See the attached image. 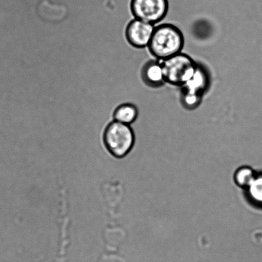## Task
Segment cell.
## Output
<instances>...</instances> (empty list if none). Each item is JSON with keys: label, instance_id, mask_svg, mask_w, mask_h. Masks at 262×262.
<instances>
[{"label": "cell", "instance_id": "obj_1", "mask_svg": "<svg viewBox=\"0 0 262 262\" xmlns=\"http://www.w3.org/2000/svg\"><path fill=\"white\" fill-rule=\"evenodd\" d=\"M184 43L183 33L178 27L163 24L155 27L148 48L154 57L163 61L182 53Z\"/></svg>", "mask_w": 262, "mask_h": 262}, {"label": "cell", "instance_id": "obj_2", "mask_svg": "<svg viewBox=\"0 0 262 262\" xmlns=\"http://www.w3.org/2000/svg\"><path fill=\"white\" fill-rule=\"evenodd\" d=\"M103 141L110 154L120 159L132 150L135 143V135L130 125L114 120L105 128Z\"/></svg>", "mask_w": 262, "mask_h": 262}, {"label": "cell", "instance_id": "obj_3", "mask_svg": "<svg viewBox=\"0 0 262 262\" xmlns=\"http://www.w3.org/2000/svg\"><path fill=\"white\" fill-rule=\"evenodd\" d=\"M166 83L183 87L194 76L198 66L191 56L179 53L161 61Z\"/></svg>", "mask_w": 262, "mask_h": 262}, {"label": "cell", "instance_id": "obj_4", "mask_svg": "<svg viewBox=\"0 0 262 262\" xmlns=\"http://www.w3.org/2000/svg\"><path fill=\"white\" fill-rule=\"evenodd\" d=\"M130 9L135 19L155 25L168 14V0H131Z\"/></svg>", "mask_w": 262, "mask_h": 262}, {"label": "cell", "instance_id": "obj_5", "mask_svg": "<svg viewBox=\"0 0 262 262\" xmlns=\"http://www.w3.org/2000/svg\"><path fill=\"white\" fill-rule=\"evenodd\" d=\"M155 28V25L151 23L135 19L128 25L126 29V37L133 47H148Z\"/></svg>", "mask_w": 262, "mask_h": 262}, {"label": "cell", "instance_id": "obj_6", "mask_svg": "<svg viewBox=\"0 0 262 262\" xmlns=\"http://www.w3.org/2000/svg\"><path fill=\"white\" fill-rule=\"evenodd\" d=\"M141 78L144 83L151 88H160L166 83L161 61L151 60L143 66Z\"/></svg>", "mask_w": 262, "mask_h": 262}, {"label": "cell", "instance_id": "obj_7", "mask_svg": "<svg viewBox=\"0 0 262 262\" xmlns=\"http://www.w3.org/2000/svg\"><path fill=\"white\" fill-rule=\"evenodd\" d=\"M208 82L209 78L204 68L198 65L194 76L187 82L186 85L182 87V89H184V92L187 93L202 96L205 89L207 87Z\"/></svg>", "mask_w": 262, "mask_h": 262}, {"label": "cell", "instance_id": "obj_8", "mask_svg": "<svg viewBox=\"0 0 262 262\" xmlns=\"http://www.w3.org/2000/svg\"><path fill=\"white\" fill-rule=\"evenodd\" d=\"M138 115L137 106L133 104L125 103L120 104L115 110L114 119L115 121L130 125L137 119Z\"/></svg>", "mask_w": 262, "mask_h": 262}, {"label": "cell", "instance_id": "obj_9", "mask_svg": "<svg viewBox=\"0 0 262 262\" xmlns=\"http://www.w3.org/2000/svg\"><path fill=\"white\" fill-rule=\"evenodd\" d=\"M253 169L244 166L236 171L234 176L235 183L242 187H248L255 179Z\"/></svg>", "mask_w": 262, "mask_h": 262}, {"label": "cell", "instance_id": "obj_10", "mask_svg": "<svg viewBox=\"0 0 262 262\" xmlns=\"http://www.w3.org/2000/svg\"><path fill=\"white\" fill-rule=\"evenodd\" d=\"M248 188L251 199L258 204H262V177H256Z\"/></svg>", "mask_w": 262, "mask_h": 262}, {"label": "cell", "instance_id": "obj_11", "mask_svg": "<svg viewBox=\"0 0 262 262\" xmlns=\"http://www.w3.org/2000/svg\"><path fill=\"white\" fill-rule=\"evenodd\" d=\"M202 96L184 92L182 96V103L187 108L192 109L196 107L201 101Z\"/></svg>", "mask_w": 262, "mask_h": 262}]
</instances>
